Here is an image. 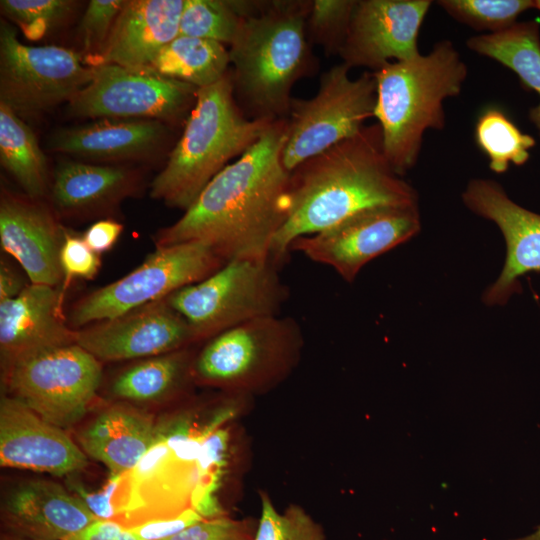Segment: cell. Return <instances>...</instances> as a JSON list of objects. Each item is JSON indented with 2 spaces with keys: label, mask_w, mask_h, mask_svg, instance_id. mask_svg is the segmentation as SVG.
<instances>
[{
  "label": "cell",
  "mask_w": 540,
  "mask_h": 540,
  "mask_svg": "<svg viewBox=\"0 0 540 540\" xmlns=\"http://www.w3.org/2000/svg\"><path fill=\"white\" fill-rule=\"evenodd\" d=\"M286 136L287 119L275 120L175 223L156 233V247L200 241L225 262L271 260L272 241L287 209L290 172L281 160Z\"/></svg>",
  "instance_id": "6da1fadb"
},
{
  "label": "cell",
  "mask_w": 540,
  "mask_h": 540,
  "mask_svg": "<svg viewBox=\"0 0 540 540\" xmlns=\"http://www.w3.org/2000/svg\"><path fill=\"white\" fill-rule=\"evenodd\" d=\"M415 206L417 192L387 159L379 124L364 126L290 172L286 216L273 238L270 259L278 264L295 239L361 212Z\"/></svg>",
  "instance_id": "7a4b0ae2"
},
{
  "label": "cell",
  "mask_w": 540,
  "mask_h": 540,
  "mask_svg": "<svg viewBox=\"0 0 540 540\" xmlns=\"http://www.w3.org/2000/svg\"><path fill=\"white\" fill-rule=\"evenodd\" d=\"M246 397L235 394L206 416L187 410L157 424L150 448L130 471L119 476L112 497L113 521L133 528L193 509L201 484L203 443L215 429L236 417Z\"/></svg>",
  "instance_id": "3957f363"
},
{
  "label": "cell",
  "mask_w": 540,
  "mask_h": 540,
  "mask_svg": "<svg viewBox=\"0 0 540 540\" xmlns=\"http://www.w3.org/2000/svg\"><path fill=\"white\" fill-rule=\"evenodd\" d=\"M467 65L450 40L434 44L425 55L391 62L374 72V115L381 128L383 149L402 176L418 160L427 130L445 127V99L461 93Z\"/></svg>",
  "instance_id": "277c9868"
},
{
  "label": "cell",
  "mask_w": 540,
  "mask_h": 540,
  "mask_svg": "<svg viewBox=\"0 0 540 540\" xmlns=\"http://www.w3.org/2000/svg\"><path fill=\"white\" fill-rule=\"evenodd\" d=\"M311 2H260L230 45L234 92L255 119L288 114L293 85L312 68L306 32Z\"/></svg>",
  "instance_id": "5b68a950"
},
{
  "label": "cell",
  "mask_w": 540,
  "mask_h": 540,
  "mask_svg": "<svg viewBox=\"0 0 540 540\" xmlns=\"http://www.w3.org/2000/svg\"><path fill=\"white\" fill-rule=\"evenodd\" d=\"M274 121L244 116L231 71L198 89L180 139L151 182L150 196L186 211L226 163L246 152Z\"/></svg>",
  "instance_id": "8992f818"
},
{
  "label": "cell",
  "mask_w": 540,
  "mask_h": 540,
  "mask_svg": "<svg viewBox=\"0 0 540 540\" xmlns=\"http://www.w3.org/2000/svg\"><path fill=\"white\" fill-rule=\"evenodd\" d=\"M302 347L301 327L293 318L253 319L207 340L193 359L192 377L248 396L284 380L297 365Z\"/></svg>",
  "instance_id": "52a82bcc"
},
{
  "label": "cell",
  "mask_w": 540,
  "mask_h": 540,
  "mask_svg": "<svg viewBox=\"0 0 540 540\" xmlns=\"http://www.w3.org/2000/svg\"><path fill=\"white\" fill-rule=\"evenodd\" d=\"M272 260H231L207 278L166 298L189 324L195 342L244 322L279 315L288 291Z\"/></svg>",
  "instance_id": "ba28073f"
},
{
  "label": "cell",
  "mask_w": 540,
  "mask_h": 540,
  "mask_svg": "<svg viewBox=\"0 0 540 540\" xmlns=\"http://www.w3.org/2000/svg\"><path fill=\"white\" fill-rule=\"evenodd\" d=\"M350 67L337 64L323 73L310 99H291L287 136L282 149L284 168L291 172L306 160L356 135L374 115L376 79L365 71L356 79Z\"/></svg>",
  "instance_id": "9c48e42d"
},
{
  "label": "cell",
  "mask_w": 540,
  "mask_h": 540,
  "mask_svg": "<svg viewBox=\"0 0 540 540\" xmlns=\"http://www.w3.org/2000/svg\"><path fill=\"white\" fill-rule=\"evenodd\" d=\"M225 263L212 247L200 241L156 247L130 273L76 301L68 325L76 330L165 299L207 278Z\"/></svg>",
  "instance_id": "30bf717a"
},
{
  "label": "cell",
  "mask_w": 540,
  "mask_h": 540,
  "mask_svg": "<svg viewBox=\"0 0 540 540\" xmlns=\"http://www.w3.org/2000/svg\"><path fill=\"white\" fill-rule=\"evenodd\" d=\"M101 381V362L77 343L39 352L2 373L10 396L64 430L84 417Z\"/></svg>",
  "instance_id": "8fae6325"
},
{
  "label": "cell",
  "mask_w": 540,
  "mask_h": 540,
  "mask_svg": "<svg viewBox=\"0 0 540 540\" xmlns=\"http://www.w3.org/2000/svg\"><path fill=\"white\" fill-rule=\"evenodd\" d=\"M93 77L81 55L48 45L29 46L16 30L0 23V102L16 114L36 115L69 103Z\"/></svg>",
  "instance_id": "7c38bea8"
},
{
  "label": "cell",
  "mask_w": 540,
  "mask_h": 540,
  "mask_svg": "<svg viewBox=\"0 0 540 540\" xmlns=\"http://www.w3.org/2000/svg\"><path fill=\"white\" fill-rule=\"evenodd\" d=\"M93 67L91 81L68 103L70 116L172 121L193 108L198 88L150 71Z\"/></svg>",
  "instance_id": "4fadbf2b"
},
{
  "label": "cell",
  "mask_w": 540,
  "mask_h": 540,
  "mask_svg": "<svg viewBox=\"0 0 540 540\" xmlns=\"http://www.w3.org/2000/svg\"><path fill=\"white\" fill-rule=\"evenodd\" d=\"M421 228L418 206L382 207L356 214L313 235L295 239L290 251L332 267L352 282L362 267L402 244Z\"/></svg>",
  "instance_id": "5bb4252c"
},
{
  "label": "cell",
  "mask_w": 540,
  "mask_h": 540,
  "mask_svg": "<svg viewBox=\"0 0 540 540\" xmlns=\"http://www.w3.org/2000/svg\"><path fill=\"white\" fill-rule=\"evenodd\" d=\"M430 0H357L339 55L350 68L373 72L417 57L418 35Z\"/></svg>",
  "instance_id": "9a60e30c"
},
{
  "label": "cell",
  "mask_w": 540,
  "mask_h": 540,
  "mask_svg": "<svg viewBox=\"0 0 540 540\" xmlns=\"http://www.w3.org/2000/svg\"><path fill=\"white\" fill-rule=\"evenodd\" d=\"M74 339L100 362L144 359L195 343L189 324L166 298L76 329Z\"/></svg>",
  "instance_id": "2e32d148"
},
{
  "label": "cell",
  "mask_w": 540,
  "mask_h": 540,
  "mask_svg": "<svg viewBox=\"0 0 540 540\" xmlns=\"http://www.w3.org/2000/svg\"><path fill=\"white\" fill-rule=\"evenodd\" d=\"M462 200L473 213L494 222L505 239V264L483 298L488 305H503L520 290L521 276L540 272V214L515 203L491 179L470 180Z\"/></svg>",
  "instance_id": "e0dca14e"
},
{
  "label": "cell",
  "mask_w": 540,
  "mask_h": 540,
  "mask_svg": "<svg viewBox=\"0 0 540 540\" xmlns=\"http://www.w3.org/2000/svg\"><path fill=\"white\" fill-rule=\"evenodd\" d=\"M67 230L52 206L2 189L0 244L21 266L31 284L63 282L60 252Z\"/></svg>",
  "instance_id": "ac0fdd59"
},
{
  "label": "cell",
  "mask_w": 540,
  "mask_h": 540,
  "mask_svg": "<svg viewBox=\"0 0 540 540\" xmlns=\"http://www.w3.org/2000/svg\"><path fill=\"white\" fill-rule=\"evenodd\" d=\"M84 451L64 429L37 415L21 401L0 402V464L63 476L87 466Z\"/></svg>",
  "instance_id": "d6986e66"
},
{
  "label": "cell",
  "mask_w": 540,
  "mask_h": 540,
  "mask_svg": "<svg viewBox=\"0 0 540 540\" xmlns=\"http://www.w3.org/2000/svg\"><path fill=\"white\" fill-rule=\"evenodd\" d=\"M63 299L58 287L30 283L18 296L0 300L2 373L24 358L75 343Z\"/></svg>",
  "instance_id": "ffe728a7"
},
{
  "label": "cell",
  "mask_w": 540,
  "mask_h": 540,
  "mask_svg": "<svg viewBox=\"0 0 540 540\" xmlns=\"http://www.w3.org/2000/svg\"><path fill=\"white\" fill-rule=\"evenodd\" d=\"M2 513L6 526L26 540H66L99 520L78 496L49 480L14 486Z\"/></svg>",
  "instance_id": "44dd1931"
},
{
  "label": "cell",
  "mask_w": 540,
  "mask_h": 540,
  "mask_svg": "<svg viewBox=\"0 0 540 540\" xmlns=\"http://www.w3.org/2000/svg\"><path fill=\"white\" fill-rule=\"evenodd\" d=\"M184 0H129L120 10L94 66L111 64L147 71L179 35Z\"/></svg>",
  "instance_id": "7402d4cb"
},
{
  "label": "cell",
  "mask_w": 540,
  "mask_h": 540,
  "mask_svg": "<svg viewBox=\"0 0 540 540\" xmlns=\"http://www.w3.org/2000/svg\"><path fill=\"white\" fill-rule=\"evenodd\" d=\"M168 129L164 122L143 119H96L54 132L51 151L92 162L148 159L164 148Z\"/></svg>",
  "instance_id": "603a6c76"
},
{
  "label": "cell",
  "mask_w": 540,
  "mask_h": 540,
  "mask_svg": "<svg viewBox=\"0 0 540 540\" xmlns=\"http://www.w3.org/2000/svg\"><path fill=\"white\" fill-rule=\"evenodd\" d=\"M142 181L137 170L122 165L61 161L49 190L52 208L66 218L106 215L136 195Z\"/></svg>",
  "instance_id": "cb8c5ba5"
},
{
  "label": "cell",
  "mask_w": 540,
  "mask_h": 540,
  "mask_svg": "<svg viewBox=\"0 0 540 540\" xmlns=\"http://www.w3.org/2000/svg\"><path fill=\"white\" fill-rule=\"evenodd\" d=\"M157 424L125 404L103 409L78 434L85 454L103 463L111 475L130 471L152 445Z\"/></svg>",
  "instance_id": "d4e9b609"
},
{
  "label": "cell",
  "mask_w": 540,
  "mask_h": 540,
  "mask_svg": "<svg viewBox=\"0 0 540 540\" xmlns=\"http://www.w3.org/2000/svg\"><path fill=\"white\" fill-rule=\"evenodd\" d=\"M466 46L512 70L540 100V31L536 21H517L503 31L472 36ZM528 117L540 136V102L529 110Z\"/></svg>",
  "instance_id": "484cf974"
},
{
  "label": "cell",
  "mask_w": 540,
  "mask_h": 540,
  "mask_svg": "<svg viewBox=\"0 0 540 540\" xmlns=\"http://www.w3.org/2000/svg\"><path fill=\"white\" fill-rule=\"evenodd\" d=\"M0 162L26 196L42 200L48 194L46 157L32 129L0 102Z\"/></svg>",
  "instance_id": "4316f807"
},
{
  "label": "cell",
  "mask_w": 540,
  "mask_h": 540,
  "mask_svg": "<svg viewBox=\"0 0 540 540\" xmlns=\"http://www.w3.org/2000/svg\"><path fill=\"white\" fill-rule=\"evenodd\" d=\"M229 51L219 42L178 35L157 55L147 71L198 89L220 81L229 71Z\"/></svg>",
  "instance_id": "83f0119b"
},
{
  "label": "cell",
  "mask_w": 540,
  "mask_h": 540,
  "mask_svg": "<svg viewBox=\"0 0 540 540\" xmlns=\"http://www.w3.org/2000/svg\"><path fill=\"white\" fill-rule=\"evenodd\" d=\"M193 359L187 348L144 358L114 378L111 393L132 402L163 399L181 389L188 379H193Z\"/></svg>",
  "instance_id": "f1b7e54d"
},
{
  "label": "cell",
  "mask_w": 540,
  "mask_h": 540,
  "mask_svg": "<svg viewBox=\"0 0 540 540\" xmlns=\"http://www.w3.org/2000/svg\"><path fill=\"white\" fill-rule=\"evenodd\" d=\"M256 1L184 0L179 35L233 43L243 19L258 6Z\"/></svg>",
  "instance_id": "f546056e"
},
{
  "label": "cell",
  "mask_w": 540,
  "mask_h": 540,
  "mask_svg": "<svg viewBox=\"0 0 540 540\" xmlns=\"http://www.w3.org/2000/svg\"><path fill=\"white\" fill-rule=\"evenodd\" d=\"M475 140L478 147L488 156L490 169L505 173L512 163L525 164L535 139L523 133L499 108L488 107L478 117L475 125Z\"/></svg>",
  "instance_id": "4dcf8cb0"
},
{
  "label": "cell",
  "mask_w": 540,
  "mask_h": 540,
  "mask_svg": "<svg viewBox=\"0 0 540 540\" xmlns=\"http://www.w3.org/2000/svg\"><path fill=\"white\" fill-rule=\"evenodd\" d=\"M230 429L224 424L215 429L203 443L201 455V484L193 509L203 519L228 515L218 500L229 465Z\"/></svg>",
  "instance_id": "1f68e13d"
},
{
  "label": "cell",
  "mask_w": 540,
  "mask_h": 540,
  "mask_svg": "<svg viewBox=\"0 0 540 540\" xmlns=\"http://www.w3.org/2000/svg\"><path fill=\"white\" fill-rule=\"evenodd\" d=\"M436 3L454 20L487 34L511 27L523 12L535 7V0H439Z\"/></svg>",
  "instance_id": "d6a6232c"
},
{
  "label": "cell",
  "mask_w": 540,
  "mask_h": 540,
  "mask_svg": "<svg viewBox=\"0 0 540 540\" xmlns=\"http://www.w3.org/2000/svg\"><path fill=\"white\" fill-rule=\"evenodd\" d=\"M261 516L253 540H326L325 530L303 507L289 505L278 511L261 492Z\"/></svg>",
  "instance_id": "836d02e7"
},
{
  "label": "cell",
  "mask_w": 540,
  "mask_h": 540,
  "mask_svg": "<svg viewBox=\"0 0 540 540\" xmlns=\"http://www.w3.org/2000/svg\"><path fill=\"white\" fill-rule=\"evenodd\" d=\"M357 0H314L306 22L308 40L327 54H339Z\"/></svg>",
  "instance_id": "e575fe53"
},
{
  "label": "cell",
  "mask_w": 540,
  "mask_h": 540,
  "mask_svg": "<svg viewBox=\"0 0 540 540\" xmlns=\"http://www.w3.org/2000/svg\"><path fill=\"white\" fill-rule=\"evenodd\" d=\"M70 0H1L2 13L30 39L40 38L47 29L65 19L75 7Z\"/></svg>",
  "instance_id": "d590c367"
},
{
  "label": "cell",
  "mask_w": 540,
  "mask_h": 540,
  "mask_svg": "<svg viewBox=\"0 0 540 540\" xmlns=\"http://www.w3.org/2000/svg\"><path fill=\"white\" fill-rule=\"evenodd\" d=\"M126 0L89 1L79 26L82 52L92 59V65L100 57L114 22Z\"/></svg>",
  "instance_id": "8d00e7d4"
},
{
  "label": "cell",
  "mask_w": 540,
  "mask_h": 540,
  "mask_svg": "<svg viewBox=\"0 0 540 540\" xmlns=\"http://www.w3.org/2000/svg\"><path fill=\"white\" fill-rule=\"evenodd\" d=\"M258 520L228 515L203 519L164 540H253Z\"/></svg>",
  "instance_id": "74e56055"
},
{
  "label": "cell",
  "mask_w": 540,
  "mask_h": 540,
  "mask_svg": "<svg viewBox=\"0 0 540 540\" xmlns=\"http://www.w3.org/2000/svg\"><path fill=\"white\" fill-rule=\"evenodd\" d=\"M63 273L62 294L73 279H93L101 267L100 255L88 247L82 237L67 232L60 252Z\"/></svg>",
  "instance_id": "f35d334b"
},
{
  "label": "cell",
  "mask_w": 540,
  "mask_h": 540,
  "mask_svg": "<svg viewBox=\"0 0 540 540\" xmlns=\"http://www.w3.org/2000/svg\"><path fill=\"white\" fill-rule=\"evenodd\" d=\"M203 520L194 509H188L179 516L147 522L130 529L141 540H164L187 527Z\"/></svg>",
  "instance_id": "ab89813d"
},
{
  "label": "cell",
  "mask_w": 540,
  "mask_h": 540,
  "mask_svg": "<svg viewBox=\"0 0 540 540\" xmlns=\"http://www.w3.org/2000/svg\"><path fill=\"white\" fill-rule=\"evenodd\" d=\"M123 230V224L115 219L106 218L88 227L82 238L90 249L101 255L113 248Z\"/></svg>",
  "instance_id": "60d3db41"
},
{
  "label": "cell",
  "mask_w": 540,
  "mask_h": 540,
  "mask_svg": "<svg viewBox=\"0 0 540 540\" xmlns=\"http://www.w3.org/2000/svg\"><path fill=\"white\" fill-rule=\"evenodd\" d=\"M120 475H111L106 488L99 493H90L81 485L74 483L73 489L77 492V496L86 504L91 512L99 520H112L114 516L112 497Z\"/></svg>",
  "instance_id": "b9f144b4"
},
{
  "label": "cell",
  "mask_w": 540,
  "mask_h": 540,
  "mask_svg": "<svg viewBox=\"0 0 540 540\" xmlns=\"http://www.w3.org/2000/svg\"><path fill=\"white\" fill-rule=\"evenodd\" d=\"M66 540H141L130 529L112 520H97Z\"/></svg>",
  "instance_id": "7bdbcfd3"
},
{
  "label": "cell",
  "mask_w": 540,
  "mask_h": 540,
  "mask_svg": "<svg viewBox=\"0 0 540 540\" xmlns=\"http://www.w3.org/2000/svg\"><path fill=\"white\" fill-rule=\"evenodd\" d=\"M26 286L20 274L2 258L0 264V300L18 296Z\"/></svg>",
  "instance_id": "ee69618b"
},
{
  "label": "cell",
  "mask_w": 540,
  "mask_h": 540,
  "mask_svg": "<svg viewBox=\"0 0 540 540\" xmlns=\"http://www.w3.org/2000/svg\"><path fill=\"white\" fill-rule=\"evenodd\" d=\"M514 540H540V525L536 528V530L532 534L522 537V538H517Z\"/></svg>",
  "instance_id": "f6af8a7d"
},
{
  "label": "cell",
  "mask_w": 540,
  "mask_h": 540,
  "mask_svg": "<svg viewBox=\"0 0 540 540\" xmlns=\"http://www.w3.org/2000/svg\"><path fill=\"white\" fill-rule=\"evenodd\" d=\"M535 9L540 11V0H535Z\"/></svg>",
  "instance_id": "bcb514c9"
},
{
  "label": "cell",
  "mask_w": 540,
  "mask_h": 540,
  "mask_svg": "<svg viewBox=\"0 0 540 540\" xmlns=\"http://www.w3.org/2000/svg\"><path fill=\"white\" fill-rule=\"evenodd\" d=\"M15 540H26V539H23V538L18 537V538L15 539Z\"/></svg>",
  "instance_id": "7dc6e473"
}]
</instances>
